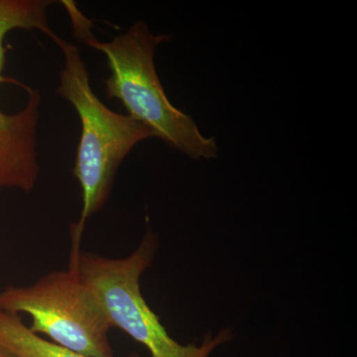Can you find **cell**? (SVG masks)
Returning a JSON list of instances; mask_svg holds the SVG:
<instances>
[{
    "label": "cell",
    "instance_id": "1",
    "mask_svg": "<svg viewBox=\"0 0 357 357\" xmlns=\"http://www.w3.org/2000/svg\"><path fill=\"white\" fill-rule=\"evenodd\" d=\"M69 14L75 38L102 52L110 74L105 86L109 100H119L128 115L146 126L154 137L192 159L215 158V138L202 134L196 122L174 107L167 98L155 68V50L172 36L153 34L146 23L137 21L112 41L102 42L93 35V24L76 2L63 0Z\"/></svg>",
    "mask_w": 357,
    "mask_h": 357
},
{
    "label": "cell",
    "instance_id": "2",
    "mask_svg": "<svg viewBox=\"0 0 357 357\" xmlns=\"http://www.w3.org/2000/svg\"><path fill=\"white\" fill-rule=\"evenodd\" d=\"M51 39L64 55L59 96L77 110L81 138L73 175L82 191V213L72 229V241H81L84 225L107 204L122 161L140 141L154 137L151 130L130 115L116 114L103 105L89 83V76L76 45L54 33Z\"/></svg>",
    "mask_w": 357,
    "mask_h": 357
},
{
    "label": "cell",
    "instance_id": "3",
    "mask_svg": "<svg viewBox=\"0 0 357 357\" xmlns=\"http://www.w3.org/2000/svg\"><path fill=\"white\" fill-rule=\"evenodd\" d=\"M70 265L95 294L112 328H119L144 345L151 357H208L213 349L231 340V332L208 335L202 345H183L169 335L141 293L140 278L151 267L157 238L148 231L132 255L107 258L83 252L72 244Z\"/></svg>",
    "mask_w": 357,
    "mask_h": 357
},
{
    "label": "cell",
    "instance_id": "4",
    "mask_svg": "<svg viewBox=\"0 0 357 357\" xmlns=\"http://www.w3.org/2000/svg\"><path fill=\"white\" fill-rule=\"evenodd\" d=\"M0 310L16 316L28 314L30 330L54 344L91 357H114L109 319L70 265L32 285L8 286L0 292Z\"/></svg>",
    "mask_w": 357,
    "mask_h": 357
},
{
    "label": "cell",
    "instance_id": "5",
    "mask_svg": "<svg viewBox=\"0 0 357 357\" xmlns=\"http://www.w3.org/2000/svg\"><path fill=\"white\" fill-rule=\"evenodd\" d=\"M51 0H0V191L30 192L40 173L37 128L41 96L2 75L6 62L4 40L13 30H38L50 37L47 20Z\"/></svg>",
    "mask_w": 357,
    "mask_h": 357
},
{
    "label": "cell",
    "instance_id": "6",
    "mask_svg": "<svg viewBox=\"0 0 357 357\" xmlns=\"http://www.w3.org/2000/svg\"><path fill=\"white\" fill-rule=\"evenodd\" d=\"M0 345L16 357H91L61 347L30 330L20 316L0 310ZM128 357H140L137 354Z\"/></svg>",
    "mask_w": 357,
    "mask_h": 357
},
{
    "label": "cell",
    "instance_id": "7",
    "mask_svg": "<svg viewBox=\"0 0 357 357\" xmlns=\"http://www.w3.org/2000/svg\"><path fill=\"white\" fill-rule=\"evenodd\" d=\"M0 357H16L11 354L10 351H7L6 349H4L3 347L0 345Z\"/></svg>",
    "mask_w": 357,
    "mask_h": 357
}]
</instances>
